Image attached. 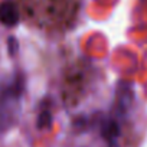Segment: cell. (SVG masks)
Segmentation results:
<instances>
[{"label":"cell","instance_id":"2","mask_svg":"<svg viewBox=\"0 0 147 147\" xmlns=\"http://www.w3.org/2000/svg\"><path fill=\"white\" fill-rule=\"evenodd\" d=\"M52 124V115L49 111H42L38 117V127L39 128H45V127H49Z\"/></svg>","mask_w":147,"mask_h":147},{"label":"cell","instance_id":"3","mask_svg":"<svg viewBox=\"0 0 147 147\" xmlns=\"http://www.w3.org/2000/svg\"><path fill=\"white\" fill-rule=\"evenodd\" d=\"M7 43H9V53L10 55H15L18 52V40L15 38H9Z\"/></svg>","mask_w":147,"mask_h":147},{"label":"cell","instance_id":"1","mask_svg":"<svg viewBox=\"0 0 147 147\" xmlns=\"http://www.w3.org/2000/svg\"><path fill=\"white\" fill-rule=\"evenodd\" d=\"M0 23H3L5 26H15L19 23V10L10 0H5L0 3Z\"/></svg>","mask_w":147,"mask_h":147}]
</instances>
